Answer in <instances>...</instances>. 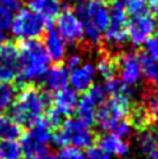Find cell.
I'll return each mask as SVG.
<instances>
[{"mask_svg":"<svg viewBox=\"0 0 158 159\" xmlns=\"http://www.w3.org/2000/svg\"><path fill=\"white\" fill-rule=\"evenodd\" d=\"M52 104V95L32 84H25L9 108V117L20 126L30 125L41 117Z\"/></svg>","mask_w":158,"mask_h":159,"instance_id":"1","label":"cell"},{"mask_svg":"<svg viewBox=\"0 0 158 159\" xmlns=\"http://www.w3.org/2000/svg\"><path fill=\"white\" fill-rule=\"evenodd\" d=\"M19 67L17 78L20 83L38 80L48 70L50 58L40 39H26L19 45Z\"/></svg>","mask_w":158,"mask_h":159,"instance_id":"2","label":"cell"},{"mask_svg":"<svg viewBox=\"0 0 158 159\" xmlns=\"http://www.w3.org/2000/svg\"><path fill=\"white\" fill-rule=\"evenodd\" d=\"M46 20L30 8L21 7L16 11L9 30L20 41L26 39H38L46 29Z\"/></svg>","mask_w":158,"mask_h":159,"instance_id":"3","label":"cell"},{"mask_svg":"<svg viewBox=\"0 0 158 159\" xmlns=\"http://www.w3.org/2000/svg\"><path fill=\"white\" fill-rule=\"evenodd\" d=\"M131 98L127 96H111L101 105L96 108L95 112V122L98 128L109 132L112 125L117 120L128 117L131 111Z\"/></svg>","mask_w":158,"mask_h":159,"instance_id":"4","label":"cell"},{"mask_svg":"<svg viewBox=\"0 0 158 159\" xmlns=\"http://www.w3.org/2000/svg\"><path fill=\"white\" fill-rule=\"evenodd\" d=\"M59 132L63 134L67 146H72L77 149H88L94 145L95 134L90 128V125L82 122L78 118L67 117L59 125Z\"/></svg>","mask_w":158,"mask_h":159,"instance_id":"5","label":"cell"},{"mask_svg":"<svg viewBox=\"0 0 158 159\" xmlns=\"http://www.w3.org/2000/svg\"><path fill=\"white\" fill-rule=\"evenodd\" d=\"M157 29V20L150 12H142L132 16L131 20L127 21L125 30L128 39L134 46L144 45V42L151 34L156 33Z\"/></svg>","mask_w":158,"mask_h":159,"instance_id":"6","label":"cell"},{"mask_svg":"<svg viewBox=\"0 0 158 159\" xmlns=\"http://www.w3.org/2000/svg\"><path fill=\"white\" fill-rule=\"evenodd\" d=\"M55 30L66 41V43L74 45L83 41V25L74 9H62L55 20Z\"/></svg>","mask_w":158,"mask_h":159,"instance_id":"7","label":"cell"},{"mask_svg":"<svg viewBox=\"0 0 158 159\" xmlns=\"http://www.w3.org/2000/svg\"><path fill=\"white\" fill-rule=\"evenodd\" d=\"M116 69L120 74V80L127 86L133 87L141 79V69L138 54L136 53H121L115 57Z\"/></svg>","mask_w":158,"mask_h":159,"instance_id":"8","label":"cell"},{"mask_svg":"<svg viewBox=\"0 0 158 159\" xmlns=\"http://www.w3.org/2000/svg\"><path fill=\"white\" fill-rule=\"evenodd\" d=\"M44 34L45 37H44L42 43H44L45 50H46L50 61L55 62V63H59L66 57V49H67L66 41L58 34V32L55 30V28L50 22L46 24V29H45Z\"/></svg>","mask_w":158,"mask_h":159,"instance_id":"9","label":"cell"},{"mask_svg":"<svg viewBox=\"0 0 158 159\" xmlns=\"http://www.w3.org/2000/svg\"><path fill=\"white\" fill-rule=\"evenodd\" d=\"M96 70L91 62H84L69 72V83L77 92H86L94 84Z\"/></svg>","mask_w":158,"mask_h":159,"instance_id":"10","label":"cell"},{"mask_svg":"<svg viewBox=\"0 0 158 159\" xmlns=\"http://www.w3.org/2000/svg\"><path fill=\"white\" fill-rule=\"evenodd\" d=\"M41 79L44 89L46 92H57V91L67 87V84H69V70L61 62L54 63L53 66L48 67V70L45 71Z\"/></svg>","mask_w":158,"mask_h":159,"instance_id":"11","label":"cell"},{"mask_svg":"<svg viewBox=\"0 0 158 159\" xmlns=\"http://www.w3.org/2000/svg\"><path fill=\"white\" fill-rule=\"evenodd\" d=\"M78 99L79 96L75 89L65 87L57 91V92H54V95L52 96V104L54 105L53 108L61 116L70 117L75 113Z\"/></svg>","mask_w":158,"mask_h":159,"instance_id":"12","label":"cell"},{"mask_svg":"<svg viewBox=\"0 0 158 159\" xmlns=\"http://www.w3.org/2000/svg\"><path fill=\"white\" fill-rule=\"evenodd\" d=\"M96 145L105 152H108L109 155H116V157H127L129 154V150H131L128 142L114 133L101 134L98 138Z\"/></svg>","mask_w":158,"mask_h":159,"instance_id":"13","label":"cell"},{"mask_svg":"<svg viewBox=\"0 0 158 159\" xmlns=\"http://www.w3.org/2000/svg\"><path fill=\"white\" fill-rule=\"evenodd\" d=\"M28 5L33 12L42 16L45 20H52L57 17L59 12L63 9L62 0H29Z\"/></svg>","mask_w":158,"mask_h":159,"instance_id":"14","label":"cell"},{"mask_svg":"<svg viewBox=\"0 0 158 159\" xmlns=\"http://www.w3.org/2000/svg\"><path fill=\"white\" fill-rule=\"evenodd\" d=\"M98 105L90 99V96L83 92V95L78 99V104H77V118L81 120L82 122L87 124V125H92L95 122V112H96Z\"/></svg>","mask_w":158,"mask_h":159,"instance_id":"15","label":"cell"},{"mask_svg":"<svg viewBox=\"0 0 158 159\" xmlns=\"http://www.w3.org/2000/svg\"><path fill=\"white\" fill-rule=\"evenodd\" d=\"M128 117H129L128 121L132 125V128H136L137 130H142L145 128H148L149 125L153 122L151 112L144 104L131 107Z\"/></svg>","mask_w":158,"mask_h":159,"instance_id":"16","label":"cell"},{"mask_svg":"<svg viewBox=\"0 0 158 159\" xmlns=\"http://www.w3.org/2000/svg\"><path fill=\"white\" fill-rule=\"evenodd\" d=\"M26 134L29 135L33 141H36L41 145L48 146L49 142H52L53 129L45 122V120L42 117H40L38 120H36L29 126V130L26 132Z\"/></svg>","mask_w":158,"mask_h":159,"instance_id":"17","label":"cell"},{"mask_svg":"<svg viewBox=\"0 0 158 159\" xmlns=\"http://www.w3.org/2000/svg\"><path fill=\"white\" fill-rule=\"evenodd\" d=\"M141 76H144L151 86L158 88V61L150 58L148 54H138Z\"/></svg>","mask_w":158,"mask_h":159,"instance_id":"18","label":"cell"},{"mask_svg":"<svg viewBox=\"0 0 158 159\" xmlns=\"http://www.w3.org/2000/svg\"><path fill=\"white\" fill-rule=\"evenodd\" d=\"M137 143L142 154L151 155L153 151L158 147V134L156 130L150 126L145 128L142 130H138L137 134Z\"/></svg>","mask_w":158,"mask_h":159,"instance_id":"19","label":"cell"},{"mask_svg":"<svg viewBox=\"0 0 158 159\" xmlns=\"http://www.w3.org/2000/svg\"><path fill=\"white\" fill-rule=\"evenodd\" d=\"M19 46L12 41H4L0 43V63L7 65L17 71L19 67Z\"/></svg>","mask_w":158,"mask_h":159,"instance_id":"20","label":"cell"},{"mask_svg":"<svg viewBox=\"0 0 158 159\" xmlns=\"http://www.w3.org/2000/svg\"><path fill=\"white\" fill-rule=\"evenodd\" d=\"M109 25L114 28H125L128 21V12L123 4V0H112L108 7Z\"/></svg>","mask_w":158,"mask_h":159,"instance_id":"21","label":"cell"},{"mask_svg":"<svg viewBox=\"0 0 158 159\" xmlns=\"http://www.w3.org/2000/svg\"><path fill=\"white\" fill-rule=\"evenodd\" d=\"M22 135V126L16 124L9 116L0 113V141L17 139Z\"/></svg>","mask_w":158,"mask_h":159,"instance_id":"22","label":"cell"},{"mask_svg":"<svg viewBox=\"0 0 158 159\" xmlns=\"http://www.w3.org/2000/svg\"><path fill=\"white\" fill-rule=\"evenodd\" d=\"M95 70H96V74H99L104 80H109V79L115 78V74L117 72L115 57H112L108 53L101 54V57L96 62Z\"/></svg>","mask_w":158,"mask_h":159,"instance_id":"23","label":"cell"},{"mask_svg":"<svg viewBox=\"0 0 158 159\" xmlns=\"http://www.w3.org/2000/svg\"><path fill=\"white\" fill-rule=\"evenodd\" d=\"M104 42L111 46L112 49H118L121 48L124 43L128 41V36H127V30L125 28H114V26H108L104 30V36H103Z\"/></svg>","mask_w":158,"mask_h":159,"instance_id":"24","label":"cell"},{"mask_svg":"<svg viewBox=\"0 0 158 159\" xmlns=\"http://www.w3.org/2000/svg\"><path fill=\"white\" fill-rule=\"evenodd\" d=\"M21 141H20V146L22 150V155H25L28 158L36 157V155H44L48 154V146L41 145L38 142L33 141L26 133L21 135Z\"/></svg>","mask_w":158,"mask_h":159,"instance_id":"25","label":"cell"},{"mask_svg":"<svg viewBox=\"0 0 158 159\" xmlns=\"http://www.w3.org/2000/svg\"><path fill=\"white\" fill-rule=\"evenodd\" d=\"M22 150L16 139L0 141V159H21Z\"/></svg>","mask_w":158,"mask_h":159,"instance_id":"26","label":"cell"},{"mask_svg":"<svg viewBox=\"0 0 158 159\" xmlns=\"http://www.w3.org/2000/svg\"><path fill=\"white\" fill-rule=\"evenodd\" d=\"M104 88L109 96H127V98H132V93H133L132 87L127 86L125 83H123L117 78H112L109 80H105Z\"/></svg>","mask_w":158,"mask_h":159,"instance_id":"27","label":"cell"},{"mask_svg":"<svg viewBox=\"0 0 158 159\" xmlns=\"http://www.w3.org/2000/svg\"><path fill=\"white\" fill-rule=\"evenodd\" d=\"M16 87L11 83H0V113L7 111L15 101Z\"/></svg>","mask_w":158,"mask_h":159,"instance_id":"28","label":"cell"},{"mask_svg":"<svg viewBox=\"0 0 158 159\" xmlns=\"http://www.w3.org/2000/svg\"><path fill=\"white\" fill-rule=\"evenodd\" d=\"M86 93L90 96V99H91L98 107L101 105L107 100V91H105L103 84H98V83L92 84V86L86 91Z\"/></svg>","mask_w":158,"mask_h":159,"instance_id":"29","label":"cell"},{"mask_svg":"<svg viewBox=\"0 0 158 159\" xmlns=\"http://www.w3.org/2000/svg\"><path fill=\"white\" fill-rule=\"evenodd\" d=\"M132 129L133 128H132V125L129 124V121L125 120V118H123V120H117L114 125H112L109 133H114L121 138H128L132 133Z\"/></svg>","mask_w":158,"mask_h":159,"instance_id":"30","label":"cell"},{"mask_svg":"<svg viewBox=\"0 0 158 159\" xmlns=\"http://www.w3.org/2000/svg\"><path fill=\"white\" fill-rule=\"evenodd\" d=\"M55 159H87V158L86 154L82 150L77 149V147L65 146L59 149L58 155L55 157Z\"/></svg>","mask_w":158,"mask_h":159,"instance_id":"31","label":"cell"},{"mask_svg":"<svg viewBox=\"0 0 158 159\" xmlns=\"http://www.w3.org/2000/svg\"><path fill=\"white\" fill-rule=\"evenodd\" d=\"M123 4L127 12L132 16L142 13L146 9V0H123Z\"/></svg>","mask_w":158,"mask_h":159,"instance_id":"32","label":"cell"},{"mask_svg":"<svg viewBox=\"0 0 158 159\" xmlns=\"http://www.w3.org/2000/svg\"><path fill=\"white\" fill-rule=\"evenodd\" d=\"M145 46V54H148L150 58L158 61V32L151 34L146 41L144 42Z\"/></svg>","mask_w":158,"mask_h":159,"instance_id":"33","label":"cell"},{"mask_svg":"<svg viewBox=\"0 0 158 159\" xmlns=\"http://www.w3.org/2000/svg\"><path fill=\"white\" fill-rule=\"evenodd\" d=\"M42 118L53 130L58 129L61 122H62L61 121V115L54 109V108H48V109L45 111V113L42 115Z\"/></svg>","mask_w":158,"mask_h":159,"instance_id":"34","label":"cell"},{"mask_svg":"<svg viewBox=\"0 0 158 159\" xmlns=\"http://www.w3.org/2000/svg\"><path fill=\"white\" fill-rule=\"evenodd\" d=\"M12 20H13V12H11L9 9H7L0 3V32L5 33L7 30H9Z\"/></svg>","mask_w":158,"mask_h":159,"instance_id":"35","label":"cell"},{"mask_svg":"<svg viewBox=\"0 0 158 159\" xmlns=\"http://www.w3.org/2000/svg\"><path fill=\"white\" fill-rule=\"evenodd\" d=\"M17 78V71L7 65L0 63V83H11Z\"/></svg>","mask_w":158,"mask_h":159,"instance_id":"36","label":"cell"},{"mask_svg":"<svg viewBox=\"0 0 158 159\" xmlns=\"http://www.w3.org/2000/svg\"><path fill=\"white\" fill-rule=\"evenodd\" d=\"M86 158L87 159H111V155L108 152H105L103 149H100L98 145H91L87 149Z\"/></svg>","mask_w":158,"mask_h":159,"instance_id":"37","label":"cell"},{"mask_svg":"<svg viewBox=\"0 0 158 159\" xmlns=\"http://www.w3.org/2000/svg\"><path fill=\"white\" fill-rule=\"evenodd\" d=\"M63 65L66 66L67 70H74L75 67H78V66L82 65V57L79 55V54H70V55L66 58V61H65Z\"/></svg>","mask_w":158,"mask_h":159,"instance_id":"38","label":"cell"},{"mask_svg":"<svg viewBox=\"0 0 158 159\" xmlns=\"http://www.w3.org/2000/svg\"><path fill=\"white\" fill-rule=\"evenodd\" d=\"M0 3L11 12H15V11L21 8V0H0Z\"/></svg>","mask_w":158,"mask_h":159,"instance_id":"39","label":"cell"},{"mask_svg":"<svg viewBox=\"0 0 158 159\" xmlns=\"http://www.w3.org/2000/svg\"><path fill=\"white\" fill-rule=\"evenodd\" d=\"M146 7L150 9V13L158 17V0H146Z\"/></svg>","mask_w":158,"mask_h":159,"instance_id":"40","label":"cell"},{"mask_svg":"<svg viewBox=\"0 0 158 159\" xmlns=\"http://www.w3.org/2000/svg\"><path fill=\"white\" fill-rule=\"evenodd\" d=\"M29 159H55V157L53 155H49V154H44V155H36V157H32Z\"/></svg>","mask_w":158,"mask_h":159,"instance_id":"41","label":"cell"},{"mask_svg":"<svg viewBox=\"0 0 158 159\" xmlns=\"http://www.w3.org/2000/svg\"><path fill=\"white\" fill-rule=\"evenodd\" d=\"M70 2L75 3V4H83V3H87V2H90V0H70Z\"/></svg>","mask_w":158,"mask_h":159,"instance_id":"42","label":"cell"},{"mask_svg":"<svg viewBox=\"0 0 158 159\" xmlns=\"http://www.w3.org/2000/svg\"><path fill=\"white\" fill-rule=\"evenodd\" d=\"M150 157H151V159H158V147L153 151V154H151Z\"/></svg>","mask_w":158,"mask_h":159,"instance_id":"43","label":"cell"},{"mask_svg":"<svg viewBox=\"0 0 158 159\" xmlns=\"http://www.w3.org/2000/svg\"><path fill=\"white\" fill-rule=\"evenodd\" d=\"M95 2H103V0H95Z\"/></svg>","mask_w":158,"mask_h":159,"instance_id":"44","label":"cell"}]
</instances>
